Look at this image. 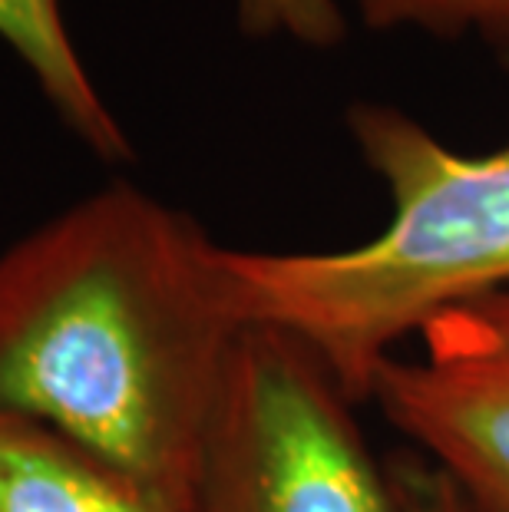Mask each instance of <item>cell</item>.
Returning <instances> with one entry per match:
<instances>
[{
    "label": "cell",
    "mask_w": 509,
    "mask_h": 512,
    "mask_svg": "<svg viewBox=\"0 0 509 512\" xmlns=\"http://www.w3.org/2000/svg\"><path fill=\"white\" fill-rule=\"evenodd\" d=\"M364 166L384 182V232L331 252L219 245V275L242 328L288 334L357 407L374 370L433 314L509 291V143L467 156L391 103L344 113Z\"/></svg>",
    "instance_id": "2"
},
{
    "label": "cell",
    "mask_w": 509,
    "mask_h": 512,
    "mask_svg": "<svg viewBox=\"0 0 509 512\" xmlns=\"http://www.w3.org/2000/svg\"><path fill=\"white\" fill-rule=\"evenodd\" d=\"M0 512H182L40 423L0 410Z\"/></svg>",
    "instance_id": "5"
},
{
    "label": "cell",
    "mask_w": 509,
    "mask_h": 512,
    "mask_svg": "<svg viewBox=\"0 0 509 512\" xmlns=\"http://www.w3.org/2000/svg\"><path fill=\"white\" fill-rule=\"evenodd\" d=\"M367 30H417L437 40L483 37L509 47V0H354Z\"/></svg>",
    "instance_id": "7"
},
{
    "label": "cell",
    "mask_w": 509,
    "mask_h": 512,
    "mask_svg": "<svg viewBox=\"0 0 509 512\" xmlns=\"http://www.w3.org/2000/svg\"><path fill=\"white\" fill-rule=\"evenodd\" d=\"M357 403L288 334L245 328L196 512H391Z\"/></svg>",
    "instance_id": "3"
},
{
    "label": "cell",
    "mask_w": 509,
    "mask_h": 512,
    "mask_svg": "<svg viewBox=\"0 0 509 512\" xmlns=\"http://www.w3.org/2000/svg\"><path fill=\"white\" fill-rule=\"evenodd\" d=\"M219 245L129 182L0 255V410L196 512L242 337Z\"/></svg>",
    "instance_id": "1"
},
{
    "label": "cell",
    "mask_w": 509,
    "mask_h": 512,
    "mask_svg": "<svg viewBox=\"0 0 509 512\" xmlns=\"http://www.w3.org/2000/svg\"><path fill=\"white\" fill-rule=\"evenodd\" d=\"M387 466L391 512H470L450 479L417 453L394 456Z\"/></svg>",
    "instance_id": "9"
},
{
    "label": "cell",
    "mask_w": 509,
    "mask_h": 512,
    "mask_svg": "<svg viewBox=\"0 0 509 512\" xmlns=\"http://www.w3.org/2000/svg\"><path fill=\"white\" fill-rule=\"evenodd\" d=\"M0 37L37 76L60 119L106 162L133 159V146L86 73L60 0H0Z\"/></svg>",
    "instance_id": "6"
},
{
    "label": "cell",
    "mask_w": 509,
    "mask_h": 512,
    "mask_svg": "<svg viewBox=\"0 0 509 512\" xmlns=\"http://www.w3.org/2000/svg\"><path fill=\"white\" fill-rule=\"evenodd\" d=\"M367 400L470 512H509V291L433 314Z\"/></svg>",
    "instance_id": "4"
},
{
    "label": "cell",
    "mask_w": 509,
    "mask_h": 512,
    "mask_svg": "<svg viewBox=\"0 0 509 512\" xmlns=\"http://www.w3.org/2000/svg\"><path fill=\"white\" fill-rule=\"evenodd\" d=\"M500 57H503V67L509 70V47H506V50H500Z\"/></svg>",
    "instance_id": "10"
},
{
    "label": "cell",
    "mask_w": 509,
    "mask_h": 512,
    "mask_svg": "<svg viewBox=\"0 0 509 512\" xmlns=\"http://www.w3.org/2000/svg\"><path fill=\"white\" fill-rule=\"evenodd\" d=\"M245 37H285L301 47H338L348 37V17L338 0H235Z\"/></svg>",
    "instance_id": "8"
}]
</instances>
